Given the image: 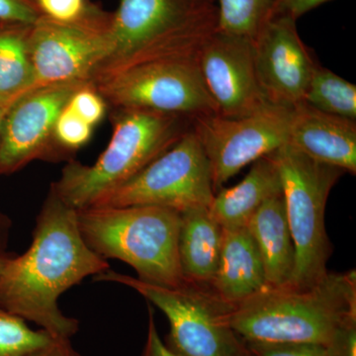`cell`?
<instances>
[{
    "label": "cell",
    "instance_id": "6da1fadb",
    "mask_svg": "<svg viewBox=\"0 0 356 356\" xmlns=\"http://www.w3.org/2000/svg\"><path fill=\"white\" fill-rule=\"evenodd\" d=\"M106 259L83 240L77 210L51 186L36 219L30 248L11 254L0 275V307L38 325L56 339H72L79 321L67 317L58 299L89 276L109 270Z\"/></svg>",
    "mask_w": 356,
    "mask_h": 356
},
{
    "label": "cell",
    "instance_id": "7a4b0ae2",
    "mask_svg": "<svg viewBox=\"0 0 356 356\" xmlns=\"http://www.w3.org/2000/svg\"><path fill=\"white\" fill-rule=\"evenodd\" d=\"M229 324L248 343H310L329 348L356 321V273H327L307 290L267 287L232 306Z\"/></svg>",
    "mask_w": 356,
    "mask_h": 356
},
{
    "label": "cell",
    "instance_id": "3957f363",
    "mask_svg": "<svg viewBox=\"0 0 356 356\" xmlns=\"http://www.w3.org/2000/svg\"><path fill=\"white\" fill-rule=\"evenodd\" d=\"M217 30L216 3L208 0H119L109 54L91 83L147 63L195 58Z\"/></svg>",
    "mask_w": 356,
    "mask_h": 356
},
{
    "label": "cell",
    "instance_id": "277c9868",
    "mask_svg": "<svg viewBox=\"0 0 356 356\" xmlns=\"http://www.w3.org/2000/svg\"><path fill=\"white\" fill-rule=\"evenodd\" d=\"M108 146L93 165L70 159L51 185L76 210L95 205L170 149L193 119L144 109H117Z\"/></svg>",
    "mask_w": 356,
    "mask_h": 356
},
{
    "label": "cell",
    "instance_id": "5b68a950",
    "mask_svg": "<svg viewBox=\"0 0 356 356\" xmlns=\"http://www.w3.org/2000/svg\"><path fill=\"white\" fill-rule=\"evenodd\" d=\"M79 231L102 259L132 266L138 280L165 287L185 284L179 255L181 213L159 206L77 210Z\"/></svg>",
    "mask_w": 356,
    "mask_h": 356
},
{
    "label": "cell",
    "instance_id": "8992f818",
    "mask_svg": "<svg viewBox=\"0 0 356 356\" xmlns=\"http://www.w3.org/2000/svg\"><path fill=\"white\" fill-rule=\"evenodd\" d=\"M270 154L280 172L295 248L294 271L284 288L310 289L329 273L327 264L332 248L325 231V206L332 187L346 172L314 161L288 145Z\"/></svg>",
    "mask_w": 356,
    "mask_h": 356
},
{
    "label": "cell",
    "instance_id": "52a82bcc",
    "mask_svg": "<svg viewBox=\"0 0 356 356\" xmlns=\"http://www.w3.org/2000/svg\"><path fill=\"white\" fill-rule=\"evenodd\" d=\"M133 288L165 314L170 323L165 343L184 356H248L247 344L229 324L232 305L211 288L185 283L165 287L107 270L95 277Z\"/></svg>",
    "mask_w": 356,
    "mask_h": 356
},
{
    "label": "cell",
    "instance_id": "ba28073f",
    "mask_svg": "<svg viewBox=\"0 0 356 356\" xmlns=\"http://www.w3.org/2000/svg\"><path fill=\"white\" fill-rule=\"evenodd\" d=\"M214 195L209 161L191 126L170 149L91 207L159 206L184 213L209 208Z\"/></svg>",
    "mask_w": 356,
    "mask_h": 356
},
{
    "label": "cell",
    "instance_id": "9c48e42d",
    "mask_svg": "<svg viewBox=\"0 0 356 356\" xmlns=\"http://www.w3.org/2000/svg\"><path fill=\"white\" fill-rule=\"evenodd\" d=\"M91 84L114 110H151L191 119L217 114L195 58L147 63Z\"/></svg>",
    "mask_w": 356,
    "mask_h": 356
},
{
    "label": "cell",
    "instance_id": "30bf717a",
    "mask_svg": "<svg viewBox=\"0 0 356 356\" xmlns=\"http://www.w3.org/2000/svg\"><path fill=\"white\" fill-rule=\"evenodd\" d=\"M291 110L268 103L238 118L212 114L192 120L209 161L214 192L245 166L287 145Z\"/></svg>",
    "mask_w": 356,
    "mask_h": 356
},
{
    "label": "cell",
    "instance_id": "8fae6325",
    "mask_svg": "<svg viewBox=\"0 0 356 356\" xmlns=\"http://www.w3.org/2000/svg\"><path fill=\"white\" fill-rule=\"evenodd\" d=\"M88 83L40 86L9 106L0 125V175H13L36 159H64L54 139L56 122L72 95Z\"/></svg>",
    "mask_w": 356,
    "mask_h": 356
},
{
    "label": "cell",
    "instance_id": "7c38bea8",
    "mask_svg": "<svg viewBox=\"0 0 356 356\" xmlns=\"http://www.w3.org/2000/svg\"><path fill=\"white\" fill-rule=\"evenodd\" d=\"M195 60L217 115L238 118L268 104L257 79L252 40L217 30Z\"/></svg>",
    "mask_w": 356,
    "mask_h": 356
},
{
    "label": "cell",
    "instance_id": "4fadbf2b",
    "mask_svg": "<svg viewBox=\"0 0 356 356\" xmlns=\"http://www.w3.org/2000/svg\"><path fill=\"white\" fill-rule=\"evenodd\" d=\"M109 33L60 24L41 16L32 26L30 39L34 88L91 83L108 56Z\"/></svg>",
    "mask_w": 356,
    "mask_h": 356
},
{
    "label": "cell",
    "instance_id": "5bb4252c",
    "mask_svg": "<svg viewBox=\"0 0 356 356\" xmlns=\"http://www.w3.org/2000/svg\"><path fill=\"white\" fill-rule=\"evenodd\" d=\"M297 21L273 16L254 40L257 79L267 102L292 108L303 102L318 64L297 30Z\"/></svg>",
    "mask_w": 356,
    "mask_h": 356
},
{
    "label": "cell",
    "instance_id": "9a60e30c",
    "mask_svg": "<svg viewBox=\"0 0 356 356\" xmlns=\"http://www.w3.org/2000/svg\"><path fill=\"white\" fill-rule=\"evenodd\" d=\"M287 145L318 163L356 173V120L299 103L292 107Z\"/></svg>",
    "mask_w": 356,
    "mask_h": 356
},
{
    "label": "cell",
    "instance_id": "2e32d148",
    "mask_svg": "<svg viewBox=\"0 0 356 356\" xmlns=\"http://www.w3.org/2000/svg\"><path fill=\"white\" fill-rule=\"evenodd\" d=\"M267 287L261 254L247 226L222 228L215 294L235 306Z\"/></svg>",
    "mask_w": 356,
    "mask_h": 356
},
{
    "label": "cell",
    "instance_id": "e0dca14e",
    "mask_svg": "<svg viewBox=\"0 0 356 356\" xmlns=\"http://www.w3.org/2000/svg\"><path fill=\"white\" fill-rule=\"evenodd\" d=\"M247 228L261 254L268 287H287L294 271L295 248L282 193L262 204Z\"/></svg>",
    "mask_w": 356,
    "mask_h": 356
},
{
    "label": "cell",
    "instance_id": "ac0fdd59",
    "mask_svg": "<svg viewBox=\"0 0 356 356\" xmlns=\"http://www.w3.org/2000/svg\"><path fill=\"white\" fill-rule=\"evenodd\" d=\"M222 241V227L208 208L181 213L178 255L185 283L212 289Z\"/></svg>",
    "mask_w": 356,
    "mask_h": 356
},
{
    "label": "cell",
    "instance_id": "d6986e66",
    "mask_svg": "<svg viewBox=\"0 0 356 356\" xmlns=\"http://www.w3.org/2000/svg\"><path fill=\"white\" fill-rule=\"evenodd\" d=\"M281 193L280 172L273 156L268 154L252 163L240 184L220 189L208 209L222 228L247 226L262 204Z\"/></svg>",
    "mask_w": 356,
    "mask_h": 356
},
{
    "label": "cell",
    "instance_id": "ffe728a7",
    "mask_svg": "<svg viewBox=\"0 0 356 356\" xmlns=\"http://www.w3.org/2000/svg\"><path fill=\"white\" fill-rule=\"evenodd\" d=\"M33 24L0 20V100L14 102L34 88L31 39Z\"/></svg>",
    "mask_w": 356,
    "mask_h": 356
},
{
    "label": "cell",
    "instance_id": "44dd1931",
    "mask_svg": "<svg viewBox=\"0 0 356 356\" xmlns=\"http://www.w3.org/2000/svg\"><path fill=\"white\" fill-rule=\"evenodd\" d=\"M304 102L327 114L356 120V86L331 70L318 65Z\"/></svg>",
    "mask_w": 356,
    "mask_h": 356
},
{
    "label": "cell",
    "instance_id": "7402d4cb",
    "mask_svg": "<svg viewBox=\"0 0 356 356\" xmlns=\"http://www.w3.org/2000/svg\"><path fill=\"white\" fill-rule=\"evenodd\" d=\"M276 0H216L218 30L254 41L273 15Z\"/></svg>",
    "mask_w": 356,
    "mask_h": 356
},
{
    "label": "cell",
    "instance_id": "603a6c76",
    "mask_svg": "<svg viewBox=\"0 0 356 356\" xmlns=\"http://www.w3.org/2000/svg\"><path fill=\"white\" fill-rule=\"evenodd\" d=\"M42 17L97 31L109 32L113 13L105 11L91 0H34Z\"/></svg>",
    "mask_w": 356,
    "mask_h": 356
},
{
    "label": "cell",
    "instance_id": "cb8c5ba5",
    "mask_svg": "<svg viewBox=\"0 0 356 356\" xmlns=\"http://www.w3.org/2000/svg\"><path fill=\"white\" fill-rule=\"evenodd\" d=\"M55 339L44 330H32L25 320L0 307V356H30Z\"/></svg>",
    "mask_w": 356,
    "mask_h": 356
},
{
    "label": "cell",
    "instance_id": "d4e9b609",
    "mask_svg": "<svg viewBox=\"0 0 356 356\" xmlns=\"http://www.w3.org/2000/svg\"><path fill=\"white\" fill-rule=\"evenodd\" d=\"M93 129L92 126L65 106L58 117L54 130L56 146L63 159H67L88 144L92 137Z\"/></svg>",
    "mask_w": 356,
    "mask_h": 356
},
{
    "label": "cell",
    "instance_id": "484cf974",
    "mask_svg": "<svg viewBox=\"0 0 356 356\" xmlns=\"http://www.w3.org/2000/svg\"><path fill=\"white\" fill-rule=\"evenodd\" d=\"M67 106L95 128L104 118L108 105L92 84L88 83L77 89Z\"/></svg>",
    "mask_w": 356,
    "mask_h": 356
},
{
    "label": "cell",
    "instance_id": "4316f807",
    "mask_svg": "<svg viewBox=\"0 0 356 356\" xmlns=\"http://www.w3.org/2000/svg\"><path fill=\"white\" fill-rule=\"evenodd\" d=\"M248 356H332L318 344L248 343Z\"/></svg>",
    "mask_w": 356,
    "mask_h": 356
},
{
    "label": "cell",
    "instance_id": "83f0119b",
    "mask_svg": "<svg viewBox=\"0 0 356 356\" xmlns=\"http://www.w3.org/2000/svg\"><path fill=\"white\" fill-rule=\"evenodd\" d=\"M40 17L34 0H0V20L34 24Z\"/></svg>",
    "mask_w": 356,
    "mask_h": 356
},
{
    "label": "cell",
    "instance_id": "f1b7e54d",
    "mask_svg": "<svg viewBox=\"0 0 356 356\" xmlns=\"http://www.w3.org/2000/svg\"><path fill=\"white\" fill-rule=\"evenodd\" d=\"M327 1L330 0H276L271 17L287 16L297 21L312 9H315Z\"/></svg>",
    "mask_w": 356,
    "mask_h": 356
},
{
    "label": "cell",
    "instance_id": "f546056e",
    "mask_svg": "<svg viewBox=\"0 0 356 356\" xmlns=\"http://www.w3.org/2000/svg\"><path fill=\"white\" fill-rule=\"evenodd\" d=\"M142 356H184L170 348L165 341L161 339L156 330L152 308H149V329H147L146 346Z\"/></svg>",
    "mask_w": 356,
    "mask_h": 356
},
{
    "label": "cell",
    "instance_id": "4dcf8cb0",
    "mask_svg": "<svg viewBox=\"0 0 356 356\" xmlns=\"http://www.w3.org/2000/svg\"><path fill=\"white\" fill-rule=\"evenodd\" d=\"M327 350L332 356H356V321L341 330Z\"/></svg>",
    "mask_w": 356,
    "mask_h": 356
},
{
    "label": "cell",
    "instance_id": "1f68e13d",
    "mask_svg": "<svg viewBox=\"0 0 356 356\" xmlns=\"http://www.w3.org/2000/svg\"><path fill=\"white\" fill-rule=\"evenodd\" d=\"M30 356H81L70 343L69 339H55L46 348Z\"/></svg>",
    "mask_w": 356,
    "mask_h": 356
},
{
    "label": "cell",
    "instance_id": "d6a6232c",
    "mask_svg": "<svg viewBox=\"0 0 356 356\" xmlns=\"http://www.w3.org/2000/svg\"><path fill=\"white\" fill-rule=\"evenodd\" d=\"M10 229L11 220L6 214L0 212V275H1L4 264L11 255L7 252Z\"/></svg>",
    "mask_w": 356,
    "mask_h": 356
},
{
    "label": "cell",
    "instance_id": "836d02e7",
    "mask_svg": "<svg viewBox=\"0 0 356 356\" xmlns=\"http://www.w3.org/2000/svg\"><path fill=\"white\" fill-rule=\"evenodd\" d=\"M13 103L2 102V100H0V125H1V122L2 119H3L4 114L6 113L7 109L9 108V106H10Z\"/></svg>",
    "mask_w": 356,
    "mask_h": 356
},
{
    "label": "cell",
    "instance_id": "e575fe53",
    "mask_svg": "<svg viewBox=\"0 0 356 356\" xmlns=\"http://www.w3.org/2000/svg\"><path fill=\"white\" fill-rule=\"evenodd\" d=\"M208 1L213 2V3H216V0H208Z\"/></svg>",
    "mask_w": 356,
    "mask_h": 356
}]
</instances>
